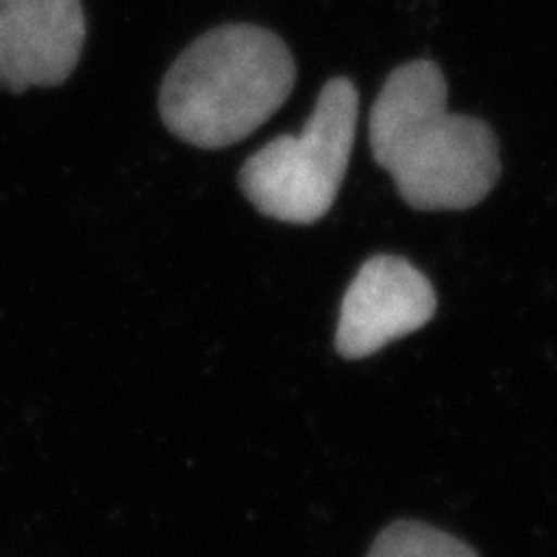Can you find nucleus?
<instances>
[{"label":"nucleus","instance_id":"1","mask_svg":"<svg viewBox=\"0 0 557 557\" xmlns=\"http://www.w3.org/2000/svg\"><path fill=\"white\" fill-rule=\"evenodd\" d=\"M442 67L411 61L388 75L370 114L376 163L403 200L425 212L479 205L499 180V149L491 126L450 114Z\"/></svg>","mask_w":557,"mask_h":557},{"label":"nucleus","instance_id":"4","mask_svg":"<svg viewBox=\"0 0 557 557\" xmlns=\"http://www.w3.org/2000/svg\"><path fill=\"white\" fill-rule=\"evenodd\" d=\"M437 311V293L409 260L372 256L348 286L335 346L342 358H368L391 342L428 325Z\"/></svg>","mask_w":557,"mask_h":557},{"label":"nucleus","instance_id":"3","mask_svg":"<svg viewBox=\"0 0 557 557\" xmlns=\"http://www.w3.org/2000/svg\"><path fill=\"white\" fill-rule=\"evenodd\" d=\"M356 124L354 82L330 79L300 135L272 139L242 165V194L270 219L317 223L337 200L351 161Z\"/></svg>","mask_w":557,"mask_h":557},{"label":"nucleus","instance_id":"2","mask_svg":"<svg viewBox=\"0 0 557 557\" xmlns=\"http://www.w3.org/2000/svg\"><path fill=\"white\" fill-rule=\"evenodd\" d=\"M295 61L282 38L253 24H228L188 45L161 86V119L202 149L249 137L288 100Z\"/></svg>","mask_w":557,"mask_h":557},{"label":"nucleus","instance_id":"6","mask_svg":"<svg viewBox=\"0 0 557 557\" xmlns=\"http://www.w3.org/2000/svg\"><path fill=\"white\" fill-rule=\"evenodd\" d=\"M368 557H479L460 539L418 520H397L383 530Z\"/></svg>","mask_w":557,"mask_h":557},{"label":"nucleus","instance_id":"5","mask_svg":"<svg viewBox=\"0 0 557 557\" xmlns=\"http://www.w3.org/2000/svg\"><path fill=\"white\" fill-rule=\"evenodd\" d=\"M86 20L79 0H0V89L59 86L79 63Z\"/></svg>","mask_w":557,"mask_h":557}]
</instances>
